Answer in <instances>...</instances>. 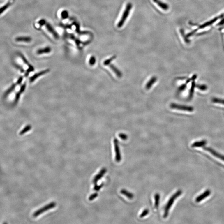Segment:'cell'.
I'll list each match as a JSON object with an SVG mask.
<instances>
[{
    "label": "cell",
    "instance_id": "obj_35",
    "mask_svg": "<svg viewBox=\"0 0 224 224\" xmlns=\"http://www.w3.org/2000/svg\"><path fill=\"white\" fill-rule=\"evenodd\" d=\"M23 77H22V76L20 77L19 79H18V80H17V82H16V84L17 85H20V84H21V83H22V80H23Z\"/></svg>",
    "mask_w": 224,
    "mask_h": 224
},
{
    "label": "cell",
    "instance_id": "obj_17",
    "mask_svg": "<svg viewBox=\"0 0 224 224\" xmlns=\"http://www.w3.org/2000/svg\"><path fill=\"white\" fill-rule=\"evenodd\" d=\"M120 193L122 194L125 195V196H127L129 199H132L133 198L134 195L133 193H131L130 192H129L127 191L126 190H121Z\"/></svg>",
    "mask_w": 224,
    "mask_h": 224
},
{
    "label": "cell",
    "instance_id": "obj_3",
    "mask_svg": "<svg viewBox=\"0 0 224 224\" xmlns=\"http://www.w3.org/2000/svg\"><path fill=\"white\" fill-rule=\"evenodd\" d=\"M56 205V204L55 202H51L47 205H45L40 209H39L38 211H36L35 213H33V216L34 217H38L39 215H41L42 213H44L45 211H48L50 209L54 208L55 207Z\"/></svg>",
    "mask_w": 224,
    "mask_h": 224
},
{
    "label": "cell",
    "instance_id": "obj_32",
    "mask_svg": "<svg viewBox=\"0 0 224 224\" xmlns=\"http://www.w3.org/2000/svg\"><path fill=\"white\" fill-rule=\"evenodd\" d=\"M118 136H119V137H120L121 139L124 140L128 139V136L125 134L120 133L119 134Z\"/></svg>",
    "mask_w": 224,
    "mask_h": 224
},
{
    "label": "cell",
    "instance_id": "obj_33",
    "mask_svg": "<svg viewBox=\"0 0 224 224\" xmlns=\"http://www.w3.org/2000/svg\"><path fill=\"white\" fill-rule=\"evenodd\" d=\"M26 83H24L23 85H22V86H21V87L20 88V92L21 93V94H22V93L24 92V91L25 90V88H26Z\"/></svg>",
    "mask_w": 224,
    "mask_h": 224
},
{
    "label": "cell",
    "instance_id": "obj_25",
    "mask_svg": "<svg viewBox=\"0 0 224 224\" xmlns=\"http://www.w3.org/2000/svg\"><path fill=\"white\" fill-rule=\"evenodd\" d=\"M212 101L215 103H221V104H224V100L222 99L214 98L212 99Z\"/></svg>",
    "mask_w": 224,
    "mask_h": 224
},
{
    "label": "cell",
    "instance_id": "obj_14",
    "mask_svg": "<svg viewBox=\"0 0 224 224\" xmlns=\"http://www.w3.org/2000/svg\"><path fill=\"white\" fill-rule=\"evenodd\" d=\"M157 78L155 77H152L150 80L147 82L145 86V88L147 90H149L152 87V85L157 81Z\"/></svg>",
    "mask_w": 224,
    "mask_h": 224
},
{
    "label": "cell",
    "instance_id": "obj_12",
    "mask_svg": "<svg viewBox=\"0 0 224 224\" xmlns=\"http://www.w3.org/2000/svg\"><path fill=\"white\" fill-rule=\"evenodd\" d=\"M153 2L156 3L162 9L164 10H167L169 9V6L167 4L163 3L160 0H153Z\"/></svg>",
    "mask_w": 224,
    "mask_h": 224
},
{
    "label": "cell",
    "instance_id": "obj_6",
    "mask_svg": "<svg viewBox=\"0 0 224 224\" xmlns=\"http://www.w3.org/2000/svg\"><path fill=\"white\" fill-rule=\"evenodd\" d=\"M114 143L115 152V160L117 162H119L121 161V156L118 140L115 139L114 140Z\"/></svg>",
    "mask_w": 224,
    "mask_h": 224
},
{
    "label": "cell",
    "instance_id": "obj_4",
    "mask_svg": "<svg viewBox=\"0 0 224 224\" xmlns=\"http://www.w3.org/2000/svg\"><path fill=\"white\" fill-rule=\"evenodd\" d=\"M170 107L172 109L179 110L187 111L188 112H192L193 110V107H191L186 106V105H180L172 103L170 105Z\"/></svg>",
    "mask_w": 224,
    "mask_h": 224
},
{
    "label": "cell",
    "instance_id": "obj_20",
    "mask_svg": "<svg viewBox=\"0 0 224 224\" xmlns=\"http://www.w3.org/2000/svg\"><path fill=\"white\" fill-rule=\"evenodd\" d=\"M32 128V126L31 125H28L27 126H25L24 129H22V130L20 133V135H22L23 134L29 131Z\"/></svg>",
    "mask_w": 224,
    "mask_h": 224
},
{
    "label": "cell",
    "instance_id": "obj_23",
    "mask_svg": "<svg viewBox=\"0 0 224 224\" xmlns=\"http://www.w3.org/2000/svg\"><path fill=\"white\" fill-rule=\"evenodd\" d=\"M116 56H113L112 57H110V58L108 59H107V60L105 61L103 64L104 65H108L111 63L112 61L114 60V59L116 58Z\"/></svg>",
    "mask_w": 224,
    "mask_h": 224
},
{
    "label": "cell",
    "instance_id": "obj_13",
    "mask_svg": "<svg viewBox=\"0 0 224 224\" xmlns=\"http://www.w3.org/2000/svg\"><path fill=\"white\" fill-rule=\"evenodd\" d=\"M32 38L29 36H21L15 38V40L18 42H25L30 43L32 41Z\"/></svg>",
    "mask_w": 224,
    "mask_h": 224
},
{
    "label": "cell",
    "instance_id": "obj_16",
    "mask_svg": "<svg viewBox=\"0 0 224 224\" xmlns=\"http://www.w3.org/2000/svg\"><path fill=\"white\" fill-rule=\"evenodd\" d=\"M52 49L49 47H46L43 49H40L37 51V53L38 54H47L50 52Z\"/></svg>",
    "mask_w": 224,
    "mask_h": 224
},
{
    "label": "cell",
    "instance_id": "obj_1",
    "mask_svg": "<svg viewBox=\"0 0 224 224\" xmlns=\"http://www.w3.org/2000/svg\"><path fill=\"white\" fill-rule=\"evenodd\" d=\"M182 193V191L181 190H179L177 192L175 193L173 195L170 197V200L168 201V202L167 203V205H166V207H165V209H164V218H167V216L169 214V211H170V208L174 202L175 200L177 199V198L180 195H181Z\"/></svg>",
    "mask_w": 224,
    "mask_h": 224
},
{
    "label": "cell",
    "instance_id": "obj_26",
    "mask_svg": "<svg viewBox=\"0 0 224 224\" xmlns=\"http://www.w3.org/2000/svg\"><path fill=\"white\" fill-rule=\"evenodd\" d=\"M96 62V59L95 57L94 56L91 57L89 60V64L91 66H93L94 65Z\"/></svg>",
    "mask_w": 224,
    "mask_h": 224
},
{
    "label": "cell",
    "instance_id": "obj_21",
    "mask_svg": "<svg viewBox=\"0 0 224 224\" xmlns=\"http://www.w3.org/2000/svg\"><path fill=\"white\" fill-rule=\"evenodd\" d=\"M12 3L11 1H9L4 6H3L1 8V10H0V13L2 14L3 12H4L8 8L11 6Z\"/></svg>",
    "mask_w": 224,
    "mask_h": 224
},
{
    "label": "cell",
    "instance_id": "obj_27",
    "mask_svg": "<svg viewBox=\"0 0 224 224\" xmlns=\"http://www.w3.org/2000/svg\"><path fill=\"white\" fill-rule=\"evenodd\" d=\"M21 93L18 92L17 93L16 95L15 96V98L14 103H17V102L19 100L20 98V95H21Z\"/></svg>",
    "mask_w": 224,
    "mask_h": 224
},
{
    "label": "cell",
    "instance_id": "obj_22",
    "mask_svg": "<svg viewBox=\"0 0 224 224\" xmlns=\"http://www.w3.org/2000/svg\"><path fill=\"white\" fill-rule=\"evenodd\" d=\"M160 197V195L158 193H156L155 194L154 198H155V207L156 208H158V205H159Z\"/></svg>",
    "mask_w": 224,
    "mask_h": 224
},
{
    "label": "cell",
    "instance_id": "obj_19",
    "mask_svg": "<svg viewBox=\"0 0 224 224\" xmlns=\"http://www.w3.org/2000/svg\"><path fill=\"white\" fill-rule=\"evenodd\" d=\"M17 85L16 84H13L10 88H9L6 91L5 93H4V96L5 98L6 97L10 94L15 89Z\"/></svg>",
    "mask_w": 224,
    "mask_h": 224
},
{
    "label": "cell",
    "instance_id": "obj_11",
    "mask_svg": "<svg viewBox=\"0 0 224 224\" xmlns=\"http://www.w3.org/2000/svg\"><path fill=\"white\" fill-rule=\"evenodd\" d=\"M224 16V14L222 15L221 16L218 17H216V18H214V19L212 20L211 21H209V22H206V23H204L203 25H201V26H200L198 29H202V28H204V27H208L209 25H212V24L214 23V22L217 21L219 18H222Z\"/></svg>",
    "mask_w": 224,
    "mask_h": 224
},
{
    "label": "cell",
    "instance_id": "obj_5",
    "mask_svg": "<svg viewBox=\"0 0 224 224\" xmlns=\"http://www.w3.org/2000/svg\"><path fill=\"white\" fill-rule=\"evenodd\" d=\"M203 149L204 150L207 151L208 152L211 153L212 155L215 156V157H217V158H218L222 161H224V155H222L221 154L217 152L216 151L214 150L213 149L210 147H203Z\"/></svg>",
    "mask_w": 224,
    "mask_h": 224
},
{
    "label": "cell",
    "instance_id": "obj_29",
    "mask_svg": "<svg viewBox=\"0 0 224 224\" xmlns=\"http://www.w3.org/2000/svg\"><path fill=\"white\" fill-rule=\"evenodd\" d=\"M98 193H93V194L91 195L90 196H89V200L91 201V200H93L95 199L96 197H98Z\"/></svg>",
    "mask_w": 224,
    "mask_h": 224
},
{
    "label": "cell",
    "instance_id": "obj_24",
    "mask_svg": "<svg viewBox=\"0 0 224 224\" xmlns=\"http://www.w3.org/2000/svg\"><path fill=\"white\" fill-rule=\"evenodd\" d=\"M19 55L21 57V59H22V61H23V62H24V63H25V64H26V65H27L28 67H29V66H31V65H31V64H30L29 63V62H28V61L27 60V59L25 58V57H24L23 55L21 54H19Z\"/></svg>",
    "mask_w": 224,
    "mask_h": 224
},
{
    "label": "cell",
    "instance_id": "obj_28",
    "mask_svg": "<svg viewBox=\"0 0 224 224\" xmlns=\"http://www.w3.org/2000/svg\"><path fill=\"white\" fill-rule=\"evenodd\" d=\"M149 213V211L148 209H145L144 211H143L142 213H141V214L140 216V218H143L144 216H147V215Z\"/></svg>",
    "mask_w": 224,
    "mask_h": 224
},
{
    "label": "cell",
    "instance_id": "obj_7",
    "mask_svg": "<svg viewBox=\"0 0 224 224\" xmlns=\"http://www.w3.org/2000/svg\"><path fill=\"white\" fill-rule=\"evenodd\" d=\"M50 71V70L49 69H47L44 70V71H40V72H38V73L35 74L33 76L30 77V79H29V81H30V83H32V82H34V81L37 79V78H38L39 77H41V76H43L44 74L48 73Z\"/></svg>",
    "mask_w": 224,
    "mask_h": 224
},
{
    "label": "cell",
    "instance_id": "obj_31",
    "mask_svg": "<svg viewBox=\"0 0 224 224\" xmlns=\"http://www.w3.org/2000/svg\"><path fill=\"white\" fill-rule=\"evenodd\" d=\"M103 186V184H102L99 186H98L97 184H95L94 187V190L96 191H98L99 190H100L101 188Z\"/></svg>",
    "mask_w": 224,
    "mask_h": 224
},
{
    "label": "cell",
    "instance_id": "obj_18",
    "mask_svg": "<svg viewBox=\"0 0 224 224\" xmlns=\"http://www.w3.org/2000/svg\"><path fill=\"white\" fill-rule=\"evenodd\" d=\"M110 67L112 70V71L116 74L117 77H120V78L122 77V73L115 66H114L113 65H110Z\"/></svg>",
    "mask_w": 224,
    "mask_h": 224
},
{
    "label": "cell",
    "instance_id": "obj_9",
    "mask_svg": "<svg viewBox=\"0 0 224 224\" xmlns=\"http://www.w3.org/2000/svg\"><path fill=\"white\" fill-rule=\"evenodd\" d=\"M106 172L107 170L106 169L103 168V169H102L100 172L96 176H95L93 181V183L94 184V185L96 184L99 180L100 179H101L102 177L104 176L105 174L106 173Z\"/></svg>",
    "mask_w": 224,
    "mask_h": 224
},
{
    "label": "cell",
    "instance_id": "obj_15",
    "mask_svg": "<svg viewBox=\"0 0 224 224\" xmlns=\"http://www.w3.org/2000/svg\"><path fill=\"white\" fill-rule=\"evenodd\" d=\"M207 141L205 140L201 141L196 142L193 144L191 145L192 147H203L207 144Z\"/></svg>",
    "mask_w": 224,
    "mask_h": 224
},
{
    "label": "cell",
    "instance_id": "obj_10",
    "mask_svg": "<svg viewBox=\"0 0 224 224\" xmlns=\"http://www.w3.org/2000/svg\"><path fill=\"white\" fill-rule=\"evenodd\" d=\"M45 25L46 27L47 30H48V31L50 33H51L53 35V36L56 39H58V35L57 33L56 32L55 30L54 29V28H53L52 26L50 25L49 23H46V24H45Z\"/></svg>",
    "mask_w": 224,
    "mask_h": 224
},
{
    "label": "cell",
    "instance_id": "obj_2",
    "mask_svg": "<svg viewBox=\"0 0 224 224\" xmlns=\"http://www.w3.org/2000/svg\"><path fill=\"white\" fill-rule=\"evenodd\" d=\"M132 7H133V5H132L131 3H129L127 4L126 9H125V10H124V12H123V15L121 17V19H120V21H119V22L118 23L117 26L119 28L122 27L123 25H124L126 20H127V18H128V17L129 16L130 12L131 10Z\"/></svg>",
    "mask_w": 224,
    "mask_h": 224
},
{
    "label": "cell",
    "instance_id": "obj_30",
    "mask_svg": "<svg viewBox=\"0 0 224 224\" xmlns=\"http://www.w3.org/2000/svg\"><path fill=\"white\" fill-rule=\"evenodd\" d=\"M61 15L63 19H66L68 17V12L66 11V10H64V11H62L61 13Z\"/></svg>",
    "mask_w": 224,
    "mask_h": 224
},
{
    "label": "cell",
    "instance_id": "obj_36",
    "mask_svg": "<svg viewBox=\"0 0 224 224\" xmlns=\"http://www.w3.org/2000/svg\"><path fill=\"white\" fill-rule=\"evenodd\" d=\"M16 67L18 68V69H19L22 73H24V72H25V70H24L21 66H20L19 65H16Z\"/></svg>",
    "mask_w": 224,
    "mask_h": 224
},
{
    "label": "cell",
    "instance_id": "obj_34",
    "mask_svg": "<svg viewBox=\"0 0 224 224\" xmlns=\"http://www.w3.org/2000/svg\"><path fill=\"white\" fill-rule=\"evenodd\" d=\"M197 87L202 91H205L207 89V87L205 85H199L197 86Z\"/></svg>",
    "mask_w": 224,
    "mask_h": 224
},
{
    "label": "cell",
    "instance_id": "obj_8",
    "mask_svg": "<svg viewBox=\"0 0 224 224\" xmlns=\"http://www.w3.org/2000/svg\"><path fill=\"white\" fill-rule=\"evenodd\" d=\"M211 194V191L210 190L208 189L205 191L203 193L200 195L199 196H197L195 200V202H199L202 200L205 199L206 197H208V196Z\"/></svg>",
    "mask_w": 224,
    "mask_h": 224
}]
</instances>
